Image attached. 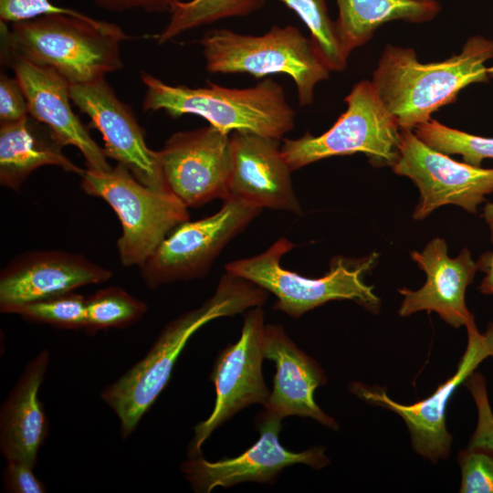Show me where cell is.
Instances as JSON below:
<instances>
[{
  "mask_svg": "<svg viewBox=\"0 0 493 493\" xmlns=\"http://www.w3.org/2000/svg\"><path fill=\"white\" fill-rule=\"evenodd\" d=\"M267 291L239 277L224 275L201 307L182 314L162 330L146 355L105 387L100 398L118 416L122 438L129 436L170 380L192 335L207 322L261 306Z\"/></svg>",
  "mask_w": 493,
  "mask_h": 493,
  "instance_id": "obj_1",
  "label": "cell"
},
{
  "mask_svg": "<svg viewBox=\"0 0 493 493\" xmlns=\"http://www.w3.org/2000/svg\"><path fill=\"white\" fill-rule=\"evenodd\" d=\"M10 25L1 21L5 65L20 58L56 71L69 86L104 79L122 68L121 43L130 37L116 24L56 14Z\"/></svg>",
  "mask_w": 493,
  "mask_h": 493,
  "instance_id": "obj_2",
  "label": "cell"
},
{
  "mask_svg": "<svg viewBox=\"0 0 493 493\" xmlns=\"http://www.w3.org/2000/svg\"><path fill=\"white\" fill-rule=\"evenodd\" d=\"M492 58L493 40L480 36L468 38L459 54L430 63H421L412 48L387 45L371 82L400 128L414 130L467 86L488 82L485 63Z\"/></svg>",
  "mask_w": 493,
  "mask_h": 493,
  "instance_id": "obj_3",
  "label": "cell"
},
{
  "mask_svg": "<svg viewBox=\"0 0 493 493\" xmlns=\"http://www.w3.org/2000/svg\"><path fill=\"white\" fill-rule=\"evenodd\" d=\"M141 79L145 86V112L163 110L171 117L198 115L227 133L250 132L277 140L295 124L296 114L283 88L271 79L246 89L211 82L201 88L173 86L147 72L141 73Z\"/></svg>",
  "mask_w": 493,
  "mask_h": 493,
  "instance_id": "obj_4",
  "label": "cell"
},
{
  "mask_svg": "<svg viewBox=\"0 0 493 493\" xmlns=\"http://www.w3.org/2000/svg\"><path fill=\"white\" fill-rule=\"evenodd\" d=\"M294 246L281 237L259 255L228 263L226 271L274 294L277 301L273 309L296 319L331 300L349 299L372 313L380 310L381 300L374 294L373 286L363 281L378 254L358 260L336 257L327 274L311 278L280 265L282 257Z\"/></svg>",
  "mask_w": 493,
  "mask_h": 493,
  "instance_id": "obj_5",
  "label": "cell"
},
{
  "mask_svg": "<svg viewBox=\"0 0 493 493\" xmlns=\"http://www.w3.org/2000/svg\"><path fill=\"white\" fill-rule=\"evenodd\" d=\"M196 42L211 73H248L257 79L277 73L289 76L300 106L311 104L316 85L330 77V69L315 43L293 26H274L261 36L213 29Z\"/></svg>",
  "mask_w": 493,
  "mask_h": 493,
  "instance_id": "obj_6",
  "label": "cell"
},
{
  "mask_svg": "<svg viewBox=\"0 0 493 493\" xmlns=\"http://www.w3.org/2000/svg\"><path fill=\"white\" fill-rule=\"evenodd\" d=\"M80 186L104 200L117 214L121 236L117 248L121 264L140 266L178 225L189 219L187 206L169 190L146 186L122 164L108 172L84 169Z\"/></svg>",
  "mask_w": 493,
  "mask_h": 493,
  "instance_id": "obj_7",
  "label": "cell"
},
{
  "mask_svg": "<svg viewBox=\"0 0 493 493\" xmlns=\"http://www.w3.org/2000/svg\"><path fill=\"white\" fill-rule=\"evenodd\" d=\"M344 101L347 110L324 133L284 140L280 150L291 172L338 155L365 154L373 166H393L401 128L371 81L356 83Z\"/></svg>",
  "mask_w": 493,
  "mask_h": 493,
  "instance_id": "obj_8",
  "label": "cell"
},
{
  "mask_svg": "<svg viewBox=\"0 0 493 493\" xmlns=\"http://www.w3.org/2000/svg\"><path fill=\"white\" fill-rule=\"evenodd\" d=\"M215 214L174 227L139 267L150 288L205 276L226 244L261 212L246 201L228 197Z\"/></svg>",
  "mask_w": 493,
  "mask_h": 493,
  "instance_id": "obj_9",
  "label": "cell"
},
{
  "mask_svg": "<svg viewBox=\"0 0 493 493\" xmlns=\"http://www.w3.org/2000/svg\"><path fill=\"white\" fill-rule=\"evenodd\" d=\"M394 173L411 179L420 193L413 218L423 220L435 209L455 205L477 213L493 193V169L459 163L424 142L413 130L401 129Z\"/></svg>",
  "mask_w": 493,
  "mask_h": 493,
  "instance_id": "obj_10",
  "label": "cell"
},
{
  "mask_svg": "<svg viewBox=\"0 0 493 493\" xmlns=\"http://www.w3.org/2000/svg\"><path fill=\"white\" fill-rule=\"evenodd\" d=\"M265 326L260 306L247 309L239 340L219 352L210 376L215 389V406L211 414L194 426L189 457L202 456L205 441L235 414L251 404H266L270 391L262 373Z\"/></svg>",
  "mask_w": 493,
  "mask_h": 493,
  "instance_id": "obj_11",
  "label": "cell"
},
{
  "mask_svg": "<svg viewBox=\"0 0 493 493\" xmlns=\"http://www.w3.org/2000/svg\"><path fill=\"white\" fill-rule=\"evenodd\" d=\"M467 343L456 372L424 400L403 404L390 398L384 388L367 385L360 382L350 384V391L361 400L380 405L400 415L410 434L415 453L426 460L437 463L447 458L451 451L452 435L446 428L447 404L457 387L489 357L483 333H480L475 318L467 325Z\"/></svg>",
  "mask_w": 493,
  "mask_h": 493,
  "instance_id": "obj_12",
  "label": "cell"
},
{
  "mask_svg": "<svg viewBox=\"0 0 493 493\" xmlns=\"http://www.w3.org/2000/svg\"><path fill=\"white\" fill-rule=\"evenodd\" d=\"M158 154L167 188L187 207L227 198L230 133L212 125L178 131Z\"/></svg>",
  "mask_w": 493,
  "mask_h": 493,
  "instance_id": "obj_13",
  "label": "cell"
},
{
  "mask_svg": "<svg viewBox=\"0 0 493 493\" xmlns=\"http://www.w3.org/2000/svg\"><path fill=\"white\" fill-rule=\"evenodd\" d=\"M281 418L266 410L257 417L259 437L236 457L215 462L202 456L190 457L181 466L187 481L195 492L208 493L216 487L229 488L243 482L272 483L286 467L305 464L320 469L330 464L324 446H313L296 453L279 443Z\"/></svg>",
  "mask_w": 493,
  "mask_h": 493,
  "instance_id": "obj_14",
  "label": "cell"
},
{
  "mask_svg": "<svg viewBox=\"0 0 493 493\" xmlns=\"http://www.w3.org/2000/svg\"><path fill=\"white\" fill-rule=\"evenodd\" d=\"M69 94L74 105L89 118V125L100 132L103 151L108 158L125 166L146 186L169 190L163 179L158 151L148 147L132 110L117 97L105 79L84 85H71Z\"/></svg>",
  "mask_w": 493,
  "mask_h": 493,
  "instance_id": "obj_15",
  "label": "cell"
},
{
  "mask_svg": "<svg viewBox=\"0 0 493 493\" xmlns=\"http://www.w3.org/2000/svg\"><path fill=\"white\" fill-rule=\"evenodd\" d=\"M111 271L82 255L60 250L30 251L16 257L0 273V310L16 312L40 300L111 278Z\"/></svg>",
  "mask_w": 493,
  "mask_h": 493,
  "instance_id": "obj_16",
  "label": "cell"
},
{
  "mask_svg": "<svg viewBox=\"0 0 493 493\" xmlns=\"http://www.w3.org/2000/svg\"><path fill=\"white\" fill-rule=\"evenodd\" d=\"M277 139L250 132L230 135L228 197L260 208L300 213L293 190L291 170Z\"/></svg>",
  "mask_w": 493,
  "mask_h": 493,
  "instance_id": "obj_17",
  "label": "cell"
},
{
  "mask_svg": "<svg viewBox=\"0 0 493 493\" xmlns=\"http://www.w3.org/2000/svg\"><path fill=\"white\" fill-rule=\"evenodd\" d=\"M411 257L425 272L426 281L417 290L398 289L404 297L398 310L400 316L407 317L422 310L435 311L456 329L474 319L466 304V291L477 266L467 247L451 258L446 241L435 237L423 251L411 252Z\"/></svg>",
  "mask_w": 493,
  "mask_h": 493,
  "instance_id": "obj_18",
  "label": "cell"
},
{
  "mask_svg": "<svg viewBox=\"0 0 493 493\" xmlns=\"http://www.w3.org/2000/svg\"><path fill=\"white\" fill-rule=\"evenodd\" d=\"M5 65L12 68L23 89L31 117L46 125L64 146L76 147L88 169L108 172L112 168L103 148L72 110L69 84L60 75L20 58Z\"/></svg>",
  "mask_w": 493,
  "mask_h": 493,
  "instance_id": "obj_19",
  "label": "cell"
},
{
  "mask_svg": "<svg viewBox=\"0 0 493 493\" xmlns=\"http://www.w3.org/2000/svg\"><path fill=\"white\" fill-rule=\"evenodd\" d=\"M264 355L276 364L273 389L265 410L281 419L292 415L309 417L337 430V422L314 400L315 390L328 381L324 371L296 346L281 326H265Z\"/></svg>",
  "mask_w": 493,
  "mask_h": 493,
  "instance_id": "obj_20",
  "label": "cell"
},
{
  "mask_svg": "<svg viewBox=\"0 0 493 493\" xmlns=\"http://www.w3.org/2000/svg\"><path fill=\"white\" fill-rule=\"evenodd\" d=\"M49 363V351H42L26 365L3 404L0 413V449L8 460L35 467L40 446L48 435V420L38 391Z\"/></svg>",
  "mask_w": 493,
  "mask_h": 493,
  "instance_id": "obj_21",
  "label": "cell"
},
{
  "mask_svg": "<svg viewBox=\"0 0 493 493\" xmlns=\"http://www.w3.org/2000/svg\"><path fill=\"white\" fill-rule=\"evenodd\" d=\"M64 145L30 115L0 126V184L18 190L37 168L54 165L79 174L84 172L63 153Z\"/></svg>",
  "mask_w": 493,
  "mask_h": 493,
  "instance_id": "obj_22",
  "label": "cell"
},
{
  "mask_svg": "<svg viewBox=\"0 0 493 493\" xmlns=\"http://www.w3.org/2000/svg\"><path fill=\"white\" fill-rule=\"evenodd\" d=\"M339 16L336 35L342 52L350 53L365 44L383 24L404 20L422 23L432 20L440 11L435 0H336Z\"/></svg>",
  "mask_w": 493,
  "mask_h": 493,
  "instance_id": "obj_23",
  "label": "cell"
},
{
  "mask_svg": "<svg viewBox=\"0 0 493 493\" xmlns=\"http://www.w3.org/2000/svg\"><path fill=\"white\" fill-rule=\"evenodd\" d=\"M264 0H177L164 28L153 37L163 45L184 32L223 18L245 16L258 10Z\"/></svg>",
  "mask_w": 493,
  "mask_h": 493,
  "instance_id": "obj_24",
  "label": "cell"
},
{
  "mask_svg": "<svg viewBox=\"0 0 493 493\" xmlns=\"http://www.w3.org/2000/svg\"><path fill=\"white\" fill-rule=\"evenodd\" d=\"M146 304L119 287H108L87 298V326L89 332L124 328L146 312Z\"/></svg>",
  "mask_w": 493,
  "mask_h": 493,
  "instance_id": "obj_25",
  "label": "cell"
},
{
  "mask_svg": "<svg viewBox=\"0 0 493 493\" xmlns=\"http://www.w3.org/2000/svg\"><path fill=\"white\" fill-rule=\"evenodd\" d=\"M414 130L430 147L448 155L459 154L463 162L470 165L481 167L485 159H493V138L453 129L432 118Z\"/></svg>",
  "mask_w": 493,
  "mask_h": 493,
  "instance_id": "obj_26",
  "label": "cell"
},
{
  "mask_svg": "<svg viewBox=\"0 0 493 493\" xmlns=\"http://www.w3.org/2000/svg\"><path fill=\"white\" fill-rule=\"evenodd\" d=\"M293 10L309 28L311 39L317 46L330 71H341L348 58L340 46L335 22L328 12L325 0H279Z\"/></svg>",
  "mask_w": 493,
  "mask_h": 493,
  "instance_id": "obj_27",
  "label": "cell"
},
{
  "mask_svg": "<svg viewBox=\"0 0 493 493\" xmlns=\"http://www.w3.org/2000/svg\"><path fill=\"white\" fill-rule=\"evenodd\" d=\"M16 314L25 320L60 329H86L87 298L72 291L30 303L21 308Z\"/></svg>",
  "mask_w": 493,
  "mask_h": 493,
  "instance_id": "obj_28",
  "label": "cell"
},
{
  "mask_svg": "<svg viewBox=\"0 0 493 493\" xmlns=\"http://www.w3.org/2000/svg\"><path fill=\"white\" fill-rule=\"evenodd\" d=\"M460 493H493V453L479 448L459 452Z\"/></svg>",
  "mask_w": 493,
  "mask_h": 493,
  "instance_id": "obj_29",
  "label": "cell"
},
{
  "mask_svg": "<svg viewBox=\"0 0 493 493\" xmlns=\"http://www.w3.org/2000/svg\"><path fill=\"white\" fill-rule=\"evenodd\" d=\"M477 411V422L470 437L469 448H479L493 453V412L488 396L484 376L474 372L465 382Z\"/></svg>",
  "mask_w": 493,
  "mask_h": 493,
  "instance_id": "obj_30",
  "label": "cell"
},
{
  "mask_svg": "<svg viewBox=\"0 0 493 493\" xmlns=\"http://www.w3.org/2000/svg\"><path fill=\"white\" fill-rule=\"evenodd\" d=\"M56 14L85 16V14L74 9L56 5L49 0H0V20L6 24Z\"/></svg>",
  "mask_w": 493,
  "mask_h": 493,
  "instance_id": "obj_31",
  "label": "cell"
},
{
  "mask_svg": "<svg viewBox=\"0 0 493 493\" xmlns=\"http://www.w3.org/2000/svg\"><path fill=\"white\" fill-rule=\"evenodd\" d=\"M29 115L26 98L18 79L0 76V123L18 121Z\"/></svg>",
  "mask_w": 493,
  "mask_h": 493,
  "instance_id": "obj_32",
  "label": "cell"
},
{
  "mask_svg": "<svg viewBox=\"0 0 493 493\" xmlns=\"http://www.w3.org/2000/svg\"><path fill=\"white\" fill-rule=\"evenodd\" d=\"M34 467L19 460H8L4 469L5 489L13 493H43L44 484L35 476Z\"/></svg>",
  "mask_w": 493,
  "mask_h": 493,
  "instance_id": "obj_33",
  "label": "cell"
},
{
  "mask_svg": "<svg viewBox=\"0 0 493 493\" xmlns=\"http://www.w3.org/2000/svg\"><path fill=\"white\" fill-rule=\"evenodd\" d=\"M96 5L110 12H124L141 9L149 13H160L172 9L177 0H90Z\"/></svg>",
  "mask_w": 493,
  "mask_h": 493,
  "instance_id": "obj_34",
  "label": "cell"
},
{
  "mask_svg": "<svg viewBox=\"0 0 493 493\" xmlns=\"http://www.w3.org/2000/svg\"><path fill=\"white\" fill-rule=\"evenodd\" d=\"M491 231V241L493 243V223L488 225ZM477 270L483 271L486 276L478 286L482 294L493 295V251H487L480 255L477 261Z\"/></svg>",
  "mask_w": 493,
  "mask_h": 493,
  "instance_id": "obj_35",
  "label": "cell"
},
{
  "mask_svg": "<svg viewBox=\"0 0 493 493\" xmlns=\"http://www.w3.org/2000/svg\"><path fill=\"white\" fill-rule=\"evenodd\" d=\"M483 336L489 357L493 358V320L489 322L486 331L483 333Z\"/></svg>",
  "mask_w": 493,
  "mask_h": 493,
  "instance_id": "obj_36",
  "label": "cell"
},
{
  "mask_svg": "<svg viewBox=\"0 0 493 493\" xmlns=\"http://www.w3.org/2000/svg\"><path fill=\"white\" fill-rule=\"evenodd\" d=\"M482 217L485 219L488 225L493 223V202L487 203L483 209Z\"/></svg>",
  "mask_w": 493,
  "mask_h": 493,
  "instance_id": "obj_37",
  "label": "cell"
},
{
  "mask_svg": "<svg viewBox=\"0 0 493 493\" xmlns=\"http://www.w3.org/2000/svg\"><path fill=\"white\" fill-rule=\"evenodd\" d=\"M488 75L489 78H493V66L490 68H488Z\"/></svg>",
  "mask_w": 493,
  "mask_h": 493,
  "instance_id": "obj_38",
  "label": "cell"
}]
</instances>
